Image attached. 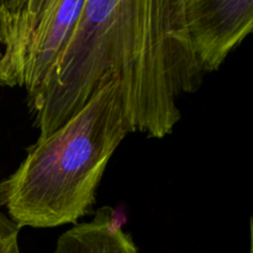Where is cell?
I'll return each mask as SVG.
<instances>
[{
	"label": "cell",
	"mask_w": 253,
	"mask_h": 253,
	"mask_svg": "<svg viewBox=\"0 0 253 253\" xmlns=\"http://www.w3.org/2000/svg\"><path fill=\"white\" fill-rule=\"evenodd\" d=\"M187 0H84L34 118L49 135L78 113L103 79L119 77L133 132L163 138L182 119L178 100L207 76L190 43Z\"/></svg>",
	"instance_id": "6da1fadb"
},
{
	"label": "cell",
	"mask_w": 253,
	"mask_h": 253,
	"mask_svg": "<svg viewBox=\"0 0 253 253\" xmlns=\"http://www.w3.org/2000/svg\"><path fill=\"white\" fill-rule=\"evenodd\" d=\"M131 132L120 81L110 74L78 113L27 147L0 182V207L20 229L78 224L94 214L109 161Z\"/></svg>",
	"instance_id": "7a4b0ae2"
},
{
	"label": "cell",
	"mask_w": 253,
	"mask_h": 253,
	"mask_svg": "<svg viewBox=\"0 0 253 253\" xmlns=\"http://www.w3.org/2000/svg\"><path fill=\"white\" fill-rule=\"evenodd\" d=\"M190 43L205 73L215 72L253 29V0H187Z\"/></svg>",
	"instance_id": "3957f363"
},
{
	"label": "cell",
	"mask_w": 253,
	"mask_h": 253,
	"mask_svg": "<svg viewBox=\"0 0 253 253\" xmlns=\"http://www.w3.org/2000/svg\"><path fill=\"white\" fill-rule=\"evenodd\" d=\"M84 0H44L27 48L22 88L31 118L40 111L44 90L64 46L78 22Z\"/></svg>",
	"instance_id": "277c9868"
},
{
	"label": "cell",
	"mask_w": 253,
	"mask_h": 253,
	"mask_svg": "<svg viewBox=\"0 0 253 253\" xmlns=\"http://www.w3.org/2000/svg\"><path fill=\"white\" fill-rule=\"evenodd\" d=\"M110 207L94 212L90 221L78 222L58 237L53 253H138L130 234L118 226Z\"/></svg>",
	"instance_id": "5b68a950"
},
{
	"label": "cell",
	"mask_w": 253,
	"mask_h": 253,
	"mask_svg": "<svg viewBox=\"0 0 253 253\" xmlns=\"http://www.w3.org/2000/svg\"><path fill=\"white\" fill-rule=\"evenodd\" d=\"M43 4L44 0H22L21 15L14 39L0 57L1 86L22 88L27 48Z\"/></svg>",
	"instance_id": "8992f818"
},
{
	"label": "cell",
	"mask_w": 253,
	"mask_h": 253,
	"mask_svg": "<svg viewBox=\"0 0 253 253\" xmlns=\"http://www.w3.org/2000/svg\"><path fill=\"white\" fill-rule=\"evenodd\" d=\"M21 9L22 0H0V57L14 39Z\"/></svg>",
	"instance_id": "52a82bcc"
},
{
	"label": "cell",
	"mask_w": 253,
	"mask_h": 253,
	"mask_svg": "<svg viewBox=\"0 0 253 253\" xmlns=\"http://www.w3.org/2000/svg\"><path fill=\"white\" fill-rule=\"evenodd\" d=\"M20 227L0 211V253H20Z\"/></svg>",
	"instance_id": "ba28073f"
},
{
	"label": "cell",
	"mask_w": 253,
	"mask_h": 253,
	"mask_svg": "<svg viewBox=\"0 0 253 253\" xmlns=\"http://www.w3.org/2000/svg\"><path fill=\"white\" fill-rule=\"evenodd\" d=\"M250 253H252V235H251V246H250Z\"/></svg>",
	"instance_id": "9c48e42d"
}]
</instances>
